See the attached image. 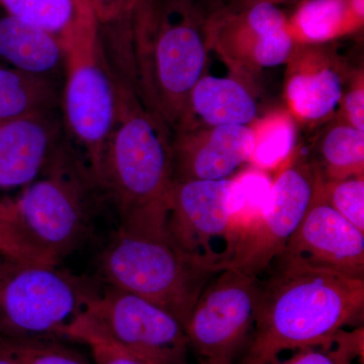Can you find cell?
<instances>
[{"mask_svg":"<svg viewBox=\"0 0 364 364\" xmlns=\"http://www.w3.org/2000/svg\"><path fill=\"white\" fill-rule=\"evenodd\" d=\"M331 347H306L296 350L289 359L277 364H351L358 358L353 351L340 343Z\"/></svg>","mask_w":364,"mask_h":364,"instance_id":"cell-26","label":"cell"},{"mask_svg":"<svg viewBox=\"0 0 364 364\" xmlns=\"http://www.w3.org/2000/svg\"><path fill=\"white\" fill-rule=\"evenodd\" d=\"M95 293L57 267L0 257V335L65 338L69 326Z\"/></svg>","mask_w":364,"mask_h":364,"instance_id":"cell-8","label":"cell"},{"mask_svg":"<svg viewBox=\"0 0 364 364\" xmlns=\"http://www.w3.org/2000/svg\"><path fill=\"white\" fill-rule=\"evenodd\" d=\"M317 191L330 207L364 233L363 176L348 177L338 181H323L320 174Z\"/></svg>","mask_w":364,"mask_h":364,"instance_id":"cell-25","label":"cell"},{"mask_svg":"<svg viewBox=\"0 0 364 364\" xmlns=\"http://www.w3.org/2000/svg\"><path fill=\"white\" fill-rule=\"evenodd\" d=\"M287 97L301 119L318 121L335 111L343 97L338 72L330 67L294 74L287 86Z\"/></svg>","mask_w":364,"mask_h":364,"instance_id":"cell-19","label":"cell"},{"mask_svg":"<svg viewBox=\"0 0 364 364\" xmlns=\"http://www.w3.org/2000/svg\"><path fill=\"white\" fill-rule=\"evenodd\" d=\"M296 140V127L291 119L284 116L272 117L255 133L250 160L260 168H272L289 156Z\"/></svg>","mask_w":364,"mask_h":364,"instance_id":"cell-24","label":"cell"},{"mask_svg":"<svg viewBox=\"0 0 364 364\" xmlns=\"http://www.w3.org/2000/svg\"><path fill=\"white\" fill-rule=\"evenodd\" d=\"M112 69L117 117L97 186L116 205L119 228L164 229L174 184L173 133L144 102L134 79Z\"/></svg>","mask_w":364,"mask_h":364,"instance_id":"cell-2","label":"cell"},{"mask_svg":"<svg viewBox=\"0 0 364 364\" xmlns=\"http://www.w3.org/2000/svg\"><path fill=\"white\" fill-rule=\"evenodd\" d=\"M261 286L259 277L225 268L203 289L184 327L202 364H233L245 349Z\"/></svg>","mask_w":364,"mask_h":364,"instance_id":"cell-9","label":"cell"},{"mask_svg":"<svg viewBox=\"0 0 364 364\" xmlns=\"http://www.w3.org/2000/svg\"><path fill=\"white\" fill-rule=\"evenodd\" d=\"M351 0H306L293 16L289 30L310 42H324L363 25Z\"/></svg>","mask_w":364,"mask_h":364,"instance_id":"cell-20","label":"cell"},{"mask_svg":"<svg viewBox=\"0 0 364 364\" xmlns=\"http://www.w3.org/2000/svg\"><path fill=\"white\" fill-rule=\"evenodd\" d=\"M109 287L142 296L186 327L203 289L221 268L182 251L164 229H123L100 259Z\"/></svg>","mask_w":364,"mask_h":364,"instance_id":"cell-6","label":"cell"},{"mask_svg":"<svg viewBox=\"0 0 364 364\" xmlns=\"http://www.w3.org/2000/svg\"><path fill=\"white\" fill-rule=\"evenodd\" d=\"M92 358L97 364H161L151 359L136 355L132 352L122 350L107 345H90Z\"/></svg>","mask_w":364,"mask_h":364,"instance_id":"cell-28","label":"cell"},{"mask_svg":"<svg viewBox=\"0 0 364 364\" xmlns=\"http://www.w3.org/2000/svg\"><path fill=\"white\" fill-rule=\"evenodd\" d=\"M267 272L240 364H277L287 350L328 348L344 327L363 323L364 279L313 267L284 253Z\"/></svg>","mask_w":364,"mask_h":364,"instance_id":"cell-1","label":"cell"},{"mask_svg":"<svg viewBox=\"0 0 364 364\" xmlns=\"http://www.w3.org/2000/svg\"><path fill=\"white\" fill-rule=\"evenodd\" d=\"M0 364H20L14 360L11 356L6 355L4 352L0 351Z\"/></svg>","mask_w":364,"mask_h":364,"instance_id":"cell-31","label":"cell"},{"mask_svg":"<svg viewBox=\"0 0 364 364\" xmlns=\"http://www.w3.org/2000/svg\"><path fill=\"white\" fill-rule=\"evenodd\" d=\"M64 50L61 112L66 139L97 186L117 117L116 86L92 7L60 39Z\"/></svg>","mask_w":364,"mask_h":364,"instance_id":"cell-5","label":"cell"},{"mask_svg":"<svg viewBox=\"0 0 364 364\" xmlns=\"http://www.w3.org/2000/svg\"><path fill=\"white\" fill-rule=\"evenodd\" d=\"M207 32L210 48L238 66L274 68L286 63L294 49L286 16L268 2L219 9L208 16Z\"/></svg>","mask_w":364,"mask_h":364,"instance_id":"cell-12","label":"cell"},{"mask_svg":"<svg viewBox=\"0 0 364 364\" xmlns=\"http://www.w3.org/2000/svg\"><path fill=\"white\" fill-rule=\"evenodd\" d=\"M233 184L234 178L174 181L166 218L170 238L182 251L222 270L226 262L219 242L231 258L236 239Z\"/></svg>","mask_w":364,"mask_h":364,"instance_id":"cell-11","label":"cell"},{"mask_svg":"<svg viewBox=\"0 0 364 364\" xmlns=\"http://www.w3.org/2000/svg\"><path fill=\"white\" fill-rule=\"evenodd\" d=\"M257 114L255 98L241 81L203 73L191 91L186 122L177 131L195 127L249 126Z\"/></svg>","mask_w":364,"mask_h":364,"instance_id":"cell-16","label":"cell"},{"mask_svg":"<svg viewBox=\"0 0 364 364\" xmlns=\"http://www.w3.org/2000/svg\"><path fill=\"white\" fill-rule=\"evenodd\" d=\"M140 2H147V4H149V2L155 1V0H139Z\"/></svg>","mask_w":364,"mask_h":364,"instance_id":"cell-32","label":"cell"},{"mask_svg":"<svg viewBox=\"0 0 364 364\" xmlns=\"http://www.w3.org/2000/svg\"><path fill=\"white\" fill-rule=\"evenodd\" d=\"M65 339L102 344L161 364H188V340L171 314L135 294L109 287L95 294L67 329Z\"/></svg>","mask_w":364,"mask_h":364,"instance_id":"cell-7","label":"cell"},{"mask_svg":"<svg viewBox=\"0 0 364 364\" xmlns=\"http://www.w3.org/2000/svg\"><path fill=\"white\" fill-rule=\"evenodd\" d=\"M100 26L128 20L133 16L139 0H90Z\"/></svg>","mask_w":364,"mask_h":364,"instance_id":"cell-27","label":"cell"},{"mask_svg":"<svg viewBox=\"0 0 364 364\" xmlns=\"http://www.w3.org/2000/svg\"><path fill=\"white\" fill-rule=\"evenodd\" d=\"M0 60L26 73L63 80L64 50L59 38L1 11Z\"/></svg>","mask_w":364,"mask_h":364,"instance_id":"cell-17","label":"cell"},{"mask_svg":"<svg viewBox=\"0 0 364 364\" xmlns=\"http://www.w3.org/2000/svg\"><path fill=\"white\" fill-rule=\"evenodd\" d=\"M318 176V169L304 163L282 172L264 207L237 232L226 268L257 277L267 272L310 207Z\"/></svg>","mask_w":364,"mask_h":364,"instance_id":"cell-10","label":"cell"},{"mask_svg":"<svg viewBox=\"0 0 364 364\" xmlns=\"http://www.w3.org/2000/svg\"><path fill=\"white\" fill-rule=\"evenodd\" d=\"M345 112L350 124L360 132H364V90L363 86L352 90L345 95Z\"/></svg>","mask_w":364,"mask_h":364,"instance_id":"cell-29","label":"cell"},{"mask_svg":"<svg viewBox=\"0 0 364 364\" xmlns=\"http://www.w3.org/2000/svg\"><path fill=\"white\" fill-rule=\"evenodd\" d=\"M0 351L20 364H90L55 339L14 338L0 335Z\"/></svg>","mask_w":364,"mask_h":364,"instance_id":"cell-23","label":"cell"},{"mask_svg":"<svg viewBox=\"0 0 364 364\" xmlns=\"http://www.w3.org/2000/svg\"><path fill=\"white\" fill-rule=\"evenodd\" d=\"M255 132L249 126L195 127L173 133L174 181H224L250 160Z\"/></svg>","mask_w":364,"mask_h":364,"instance_id":"cell-14","label":"cell"},{"mask_svg":"<svg viewBox=\"0 0 364 364\" xmlns=\"http://www.w3.org/2000/svg\"><path fill=\"white\" fill-rule=\"evenodd\" d=\"M61 79L0 66V124L40 111L61 109Z\"/></svg>","mask_w":364,"mask_h":364,"instance_id":"cell-18","label":"cell"},{"mask_svg":"<svg viewBox=\"0 0 364 364\" xmlns=\"http://www.w3.org/2000/svg\"><path fill=\"white\" fill-rule=\"evenodd\" d=\"M282 253L313 267L364 279L363 232L330 207L317 188Z\"/></svg>","mask_w":364,"mask_h":364,"instance_id":"cell-13","label":"cell"},{"mask_svg":"<svg viewBox=\"0 0 364 364\" xmlns=\"http://www.w3.org/2000/svg\"><path fill=\"white\" fill-rule=\"evenodd\" d=\"M284 1H287V0H233V2L228 7L242 9V7L252 6V4H258V2H268V4L279 6V4Z\"/></svg>","mask_w":364,"mask_h":364,"instance_id":"cell-30","label":"cell"},{"mask_svg":"<svg viewBox=\"0 0 364 364\" xmlns=\"http://www.w3.org/2000/svg\"><path fill=\"white\" fill-rule=\"evenodd\" d=\"M95 186L67 139L18 198L0 200V257L58 267L83 240L88 191Z\"/></svg>","mask_w":364,"mask_h":364,"instance_id":"cell-4","label":"cell"},{"mask_svg":"<svg viewBox=\"0 0 364 364\" xmlns=\"http://www.w3.org/2000/svg\"><path fill=\"white\" fill-rule=\"evenodd\" d=\"M207 20L196 0H155L134 11L129 60L136 88L172 133L186 122L191 91L205 73Z\"/></svg>","mask_w":364,"mask_h":364,"instance_id":"cell-3","label":"cell"},{"mask_svg":"<svg viewBox=\"0 0 364 364\" xmlns=\"http://www.w3.org/2000/svg\"><path fill=\"white\" fill-rule=\"evenodd\" d=\"M91 7L90 0H0V11L61 39Z\"/></svg>","mask_w":364,"mask_h":364,"instance_id":"cell-21","label":"cell"},{"mask_svg":"<svg viewBox=\"0 0 364 364\" xmlns=\"http://www.w3.org/2000/svg\"><path fill=\"white\" fill-rule=\"evenodd\" d=\"M65 139L61 109L35 112L0 124V188L32 183Z\"/></svg>","mask_w":364,"mask_h":364,"instance_id":"cell-15","label":"cell"},{"mask_svg":"<svg viewBox=\"0 0 364 364\" xmlns=\"http://www.w3.org/2000/svg\"><path fill=\"white\" fill-rule=\"evenodd\" d=\"M321 154L324 171L318 172L323 181L363 176L364 132L351 124L335 127L323 139Z\"/></svg>","mask_w":364,"mask_h":364,"instance_id":"cell-22","label":"cell"}]
</instances>
